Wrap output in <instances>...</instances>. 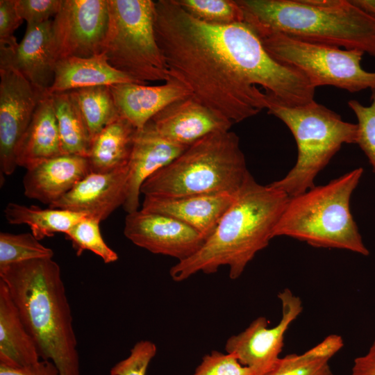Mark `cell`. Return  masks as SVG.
<instances>
[{"mask_svg":"<svg viewBox=\"0 0 375 375\" xmlns=\"http://www.w3.org/2000/svg\"><path fill=\"white\" fill-rule=\"evenodd\" d=\"M153 26L169 74L233 124L267 109L269 99L287 106L314 100L305 74L273 58L244 22L207 24L174 0H158Z\"/></svg>","mask_w":375,"mask_h":375,"instance_id":"1","label":"cell"},{"mask_svg":"<svg viewBox=\"0 0 375 375\" xmlns=\"http://www.w3.org/2000/svg\"><path fill=\"white\" fill-rule=\"evenodd\" d=\"M289 198L271 184L258 183L249 172L213 233L194 255L170 268L171 278L180 282L198 272L212 274L228 266L229 277L238 278L274 238Z\"/></svg>","mask_w":375,"mask_h":375,"instance_id":"2","label":"cell"},{"mask_svg":"<svg viewBox=\"0 0 375 375\" xmlns=\"http://www.w3.org/2000/svg\"><path fill=\"white\" fill-rule=\"evenodd\" d=\"M42 360L60 375H81L77 340L59 265L53 258L26 260L0 268Z\"/></svg>","mask_w":375,"mask_h":375,"instance_id":"3","label":"cell"},{"mask_svg":"<svg viewBox=\"0 0 375 375\" xmlns=\"http://www.w3.org/2000/svg\"><path fill=\"white\" fill-rule=\"evenodd\" d=\"M244 22L308 42L375 57V18L351 0H236Z\"/></svg>","mask_w":375,"mask_h":375,"instance_id":"4","label":"cell"},{"mask_svg":"<svg viewBox=\"0 0 375 375\" xmlns=\"http://www.w3.org/2000/svg\"><path fill=\"white\" fill-rule=\"evenodd\" d=\"M362 174L363 169L358 167L326 185L290 197L273 237L288 236L315 247L368 256L350 209L351 195Z\"/></svg>","mask_w":375,"mask_h":375,"instance_id":"5","label":"cell"},{"mask_svg":"<svg viewBox=\"0 0 375 375\" xmlns=\"http://www.w3.org/2000/svg\"><path fill=\"white\" fill-rule=\"evenodd\" d=\"M249 173L238 136L218 131L199 140L153 174L140 192L163 198L236 194Z\"/></svg>","mask_w":375,"mask_h":375,"instance_id":"6","label":"cell"},{"mask_svg":"<svg viewBox=\"0 0 375 375\" xmlns=\"http://www.w3.org/2000/svg\"><path fill=\"white\" fill-rule=\"evenodd\" d=\"M267 112L290 130L297 145L294 167L281 179L270 183L289 197L315 187V179L344 144H356L357 124L315 101L296 106L269 102Z\"/></svg>","mask_w":375,"mask_h":375,"instance_id":"7","label":"cell"},{"mask_svg":"<svg viewBox=\"0 0 375 375\" xmlns=\"http://www.w3.org/2000/svg\"><path fill=\"white\" fill-rule=\"evenodd\" d=\"M154 7L151 0H108L101 53L112 67L142 85L170 76L156 39Z\"/></svg>","mask_w":375,"mask_h":375,"instance_id":"8","label":"cell"},{"mask_svg":"<svg viewBox=\"0 0 375 375\" xmlns=\"http://www.w3.org/2000/svg\"><path fill=\"white\" fill-rule=\"evenodd\" d=\"M254 32L273 58L301 72L315 88L331 85L350 92L375 88V72L361 67V51L308 42L276 32Z\"/></svg>","mask_w":375,"mask_h":375,"instance_id":"9","label":"cell"},{"mask_svg":"<svg viewBox=\"0 0 375 375\" xmlns=\"http://www.w3.org/2000/svg\"><path fill=\"white\" fill-rule=\"evenodd\" d=\"M108 19V0H63L51 26L56 62L101 53Z\"/></svg>","mask_w":375,"mask_h":375,"instance_id":"10","label":"cell"},{"mask_svg":"<svg viewBox=\"0 0 375 375\" xmlns=\"http://www.w3.org/2000/svg\"><path fill=\"white\" fill-rule=\"evenodd\" d=\"M278 298L282 315L276 326L269 327V321L265 317H258L242 332L226 342V353L255 370L258 375H265L274 368L280 358L285 332L303 310L300 298L288 288L279 292Z\"/></svg>","mask_w":375,"mask_h":375,"instance_id":"11","label":"cell"},{"mask_svg":"<svg viewBox=\"0 0 375 375\" xmlns=\"http://www.w3.org/2000/svg\"><path fill=\"white\" fill-rule=\"evenodd\" d=\"M44 93L17 70L0 67V167L11 175L17 167L15 152Z\"/></svg>","mask_w":375,"mask_h":375,"instance_id":"12","label":"cell"},{"mask_svg":"<svg viewBox=\"0 0 375 375\" xmlns=\"http://www.w3.org/2000/svg\"><path fill=\"white\" fill-rule=\"evenodd\" d=\"M124 234L136 246L178 261L194 255L206 240L195 229L176 218L142 209L127 214Z\"/></svg>","mask_w":375,"mask_h":375,"instance_id":"13","label":"cell"},{"mask_svg":"<svg viewBox=\"0 0 375 375\" xmlns=\"http://www.w3.org/2000/svg\"><path fill=\"white\" fill-rule=\"evenodd\" d=\"M233 124L190 96L168 105L146 125L166 140L188 147L210 133L229 131Z\"/></svg>","mask_w":375,"mask_h":375,"instance_id":"14","label":"cell"},{"mask_svg":"<svg viewBox=\"0 0 375 375\" xmlns=\"http://www.w3.org/2000/svg\"><path fill=\"white\" fill-rule=\"evenodd\" d=\"M128 178V165L106 173L90 172L49 207L82 214L101 222L124 206Z\"/></svg>","mask_w":375,"mask_h":375,"instance_id":"15","label":"cell"},{"mask_svg":"<svg viewBox=\"0 0 375 375\" xmlns=\"http://www.w3.org/2000/svg\"><path fill=\"white\" fill-rule=\"evenodd\" d=\"M52 20L27 25L15 51L0 50V67L17 70L33 86L47 93L54 79L56 60L51 44Z\"/></svg>","mask_w":375,"mask_h":375,"instance_id":"16","label":"cell"},{"mask_svg":"<svg viewBox=\"0 0 375 375\" xmlns=\"http://www.w3.org/2000/svg\"><path fill=\"white\" fill-rule=\"evenodd\" d=\"M91 172L87 157L61 154L26 169L24 195L49 206Z\"/></svg>","mask_w":375,"mask_h":375,"instance_id":"17","label":"cell"},{"mask_svg":"<svg viewBox=\"0 0 375 375\" xmlns=\"http://www.w3.org/2000/svg\"><path fill=\"white\" fill-rule=\"evenodd\" d=\"M188 147L166 140L148 125L138 130L128 165L127 197L123 206L127 214L138 210L144 182L171 163Z\"/></svg>","mask_w":375,"mask_h":375,"instance_id":"18","label":"cell"},{"mask_svg":"<svg viewBox=\"0 0 375 375\" xmlns=\"http://www.w3.org/2000/svg\"><path fill=\"white\" fill-rule=\"evenodd\" d=\"M110 88L120 115L138 130L142 129L168 105L192 96L185 85L171 75L160 85L124 83L112 85Z\"/></svg>","mask_w":375,"mask_h":375,"instance_id":"19","label":"cell"},{"mask_svg":"<svg viewBox=\"0 0 375 375\" xmlns=\"http://www.w3.org/2000/svg\"><path fill=\"white\" fill-rule=\"evenodd\" d=\"M236 194H199L177 198L144 196L141 209L176 218L195 229L206 240L233 202Z\"/></svg>","mask_w":375,"mask_h":375,"instance_id":"20","label":"cell"},{"mask_svg":"<svg viewBox=\"0 0 375 375\" xmlns=\"http://www.w3.org/2000/svg\"><path fill=\"white\" fill-rule=\"evenodd\" d=\"M63 154L51 94L39 102L15 152L17 166L28 169L51 158Z\"/></svg>","mask_w":375,"mask_h":375,"instance_id":"21","label":"cell"},{"mask_svg":"<svg viewBox=\"0 0 375 375\" xmlns=\"http://www.w3.org/2000/svg\"><path fill=\"white\" fill-rule=\"evenodd\" d=\"M136 81L110 65L103 53L89 58L71 57L56 62L49 94L76 89L111 86Z\"/></svg>","mask_w":375,"mask_h":375,"instance_id":"22","label":"cell"},{"mask_svg":"<svg viewBox=\"0 0 375 375\" xmlns=\"http://www.w3.org/2000/svg\"><path fill=\"white\" fill-rule=\"evenodd\" d=\"M40 358L36 343L0 279V364L22 367L35 364Z\"/></svg>","mask_w":375,"mask_h":375,"instance_id":"23","label":"cell"},{"mask_svg":"<svg viewBox=\"0 0 375 375\" xmlns=\"http://www.w3.org/2000/svg\"><path fill=\"white\" fill-rule=\"evenodd\" d=\"M138 130L121 115L91 142L88 156L91 172L106 173L128 165Z\"/></svg>","mask_w":375,"mask_h":375,"instance_id":"24","label":"cell"},{"mask_svg":"<svg viewBox=\"0 0 375 375\" xmlns=\"http://www.w3.org/2000/svg\"><path fill=\"white\" fill-rule=\"evenodd\" d=\"M7 222L10 224H26L31 233L41 240L57 233H66L85 215L59 208L43 209L28 207L16 203H8L4 209Z\"/></svg>","mask_w":375,"mask_h":375,"instance_id":"25","label":"cell"},{"mask_svg":"<svg viewBox=\"0 0 375 375\" xmlns=\"http://www.w3.org/2000/svg\"><path fill=\"white\" fill-rule=\"evenodd\" d=\"M51 96L62 153L88 157L91 138L69 92L53 93Z\"/></svg>","mask_w":375,"mask_h":375,"instance_id":"26","label":"cell"},{"mask_svg":"<svg viewBox=\"0 0 375 375\" xmlns=\"http://www.w3.org/2000/svg\"><path fill=\"white\" fill-rule=\"evenodd\" d=\"M343 346L341 336L330 335L301 354L280 358L265 375H333L328 361Z\"/></svg>","mask_w":375,"mask_h":375,"instance_id":"27","label":"cell"},{"mask_svg":"<svg viewBox=\"0 0 375 375\" xmlns=\"http://www.w3.org/2000/svg\"><path fill=\"white\" fill-rule=\"evenodd\" d=\"M79 111L91 141L120 116L110 86H96L68 91Z\"/></svg>","mask_w":375,"mask_h":375,"instance_id":"28","label":"cell"},{"mask_svg":"<svg viewBox=\"0 0 375 375\" xmlns=\"http://www.w3.org/2000/svg\"><path fill=\"white\" fill-rule=\"evenodd\" d=\"M53 251L40 242L31 233H0V268L26 260L53 258Z\"/></svg>","mask_w":375,"mask_h":375,"instance_id":"29","label":"cell"},{"mask_svg":"<svg viewBox=\"0 0 375 375\" xmlns=\"http://www.w3.org/2000/svg\"><path fill=\"white\" fill-rule=\"evenodd\" d=\"M186 12L203 22L226 25L244 22L243 12L233 0H174Z\"/></svg>","mask_w":375,"mask_h":375,"instance_id":"30","label":"cell"},{"mask_svg":"<svg viewBox=\"0 0 375 375\" xmlns=\"http://www.w3.org/2000/svg\"><path fill=\"white\" fill-rule=\"evenodd\" d=\"M99 223L95 219L85 216L65 235L72 242L77 256L88 250L99 256L106 264L114 262L118 260V255L104 241Z\"/></svg>","mask_w":375,"mask_h":375,"instance_id":"31","label":"cell"},{"mask_svg":"<svg viewBox=\"0 0 375 375\" xmlns=\"http://www.w3.org/2000/svg\"><path fill=\"white\" fill-rule=\"evenodd\" d=\"M371 104L365 106L356 100L348 102L358 120L357 143L370 162L375 173V88L371 90Z\"/></svg>","mask_w":375,"mask_h":375,"instance_id":"32","label":"cell"},{"mask_svg":"<svg viewBox=\"0 0 375 375\" xmlns=\"http://www.w3.org/2000/svg\"><path fill=\"white\" fill-rule=\"evenodd\" d=\"M156 352L157 347L153 342L140 340L134 344L126 358L112 367L109 375H146Z\"/></svg>","mask_w":375,"mask_h":375,"instance_id":"33","label":"cell"},{"mask_svg":"<svg viewBox=\"0 0 375 375\" xmlns=\"http://www.w3.org/2000/svg\"><path fill=\"white\" fill-rule=\"evenodd\" d=\"M193 375H258L231 353L212 351L203 357Z\"/></svg>","mask_w":375,"mask_h":375,"instance_id":"34","label":"cell"},{"mask_svg":"<svg viewBox=\"0 0 375 375\" xmlns=\"http://www.w3.org/2000/svg\"><path fill=\"white\" fill-rule=\"evenodd\" d=\"M63 0H15L18 14L27 25H37L51 20L60 11Z\"/></svg>","mask_w":375,"mask_h":375,"instance_id":"35","label":"cell"},{"mask_svg":"<svg viewBox=\"0 0 375 375\" xmlns=\"http://www.w3.org/2000/svg\"><path fill=\"white\" fill-rule=\"evenodd\" d=\"M18 14L15 0L0 1V49L15 51L19 43L14 33L22 24Z\"/></svg>","mask_w":375,"mask_h":375,"instance_id":"36","label":"cell"},{"mask_svg":"<svg viewBox=\"0 0 375 375\" xmlns=\"http://www.w3.org/2000/svg\"><path fill=\"white\" fill-rule=\"evenodd\" d=\"M0 375H60V373L51 361L41 360L35 364L22 367L0 364Z\"/></svg>","mask_w":375,"mask_h":375,"instance_id":"37","label":"cell"},{"mask_svg":"<svg viewBox=\"0 0 375 375\" xmlns=\"http://www.w3.org/2000/svg\"><path fill=\"white\" fill-rule=\"evenodd\" d=\"M352 375H375V339L368 351L354 360Z\"/></svg>","mask_w":375,"mask_h":375,"instance_id":"38","label":"cell"},{"mask_svg":"<svg viewBox=\"0 0 375 375\" xmlns=\"http://www.w3.org/2000/svg\"><path fill=\"white\" fill-rule=\"evenodd\" d=\"M364 12L375 18V0H351Z\"/></svg>","mask_w":375,"mask_h":375,"instance_id":"39","label":"cell"},{"mask_svg":"<svg viewBox=\"0 0 375 375\" xmlns=\"http://www.w3.org/2000/svg\"></svg>","mask_w":375,"mask_h":375,"instance_id":"40","label":"cell"}]
</instances>
